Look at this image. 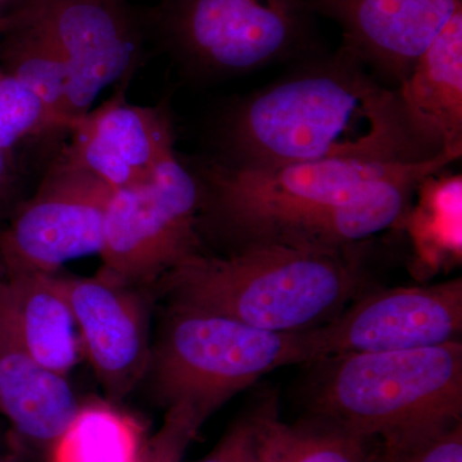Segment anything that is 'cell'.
<instances>
[{"label":"cell","mask_w":462,"mask_h":462,"mask_svg":"<svg viewBox=\"0 0 462 462\" xmlns=\"http://www.w3.org/2000/svg\"><path fill=\"white\" fill-rule=\"evenodd\" d=\"M199 462H256L254 410L233 422L215 448Z\"/></svg>","instance_id":"obj_24"},{"label":"cell","mask_w":462,"mask_h":462,"mask_svg":"<svg viewBox=\"0 0 462 462\" xmlns=\"http://www.w3.org/2000/svg\"><path fill=\"white\" fill-rule=\"evenodd\" d=\"M114 191L60 147L32 196L0 226V273H54L75 258L99 254Z\"/></svg>","instance_id":"obj_8"},{"label":"cell","mask_w":462,"mask_h":462,"mask_svg":"<svg viewBox=\"0 0 462 462\" xmlns=\"http://www.w3.org/2000/svg\"><path fill=\"white\" fill-rule=\"evenodd\" d=\"M18 0H0V25L5 18L8 16L9 12L14 9Z\"/></svg>","instance_id":"obj_26"},{"label":"cell","mask_w":462,"mask_h":462,"mask_svg":"<svg viewBox=\"0 0 462 462\" xmlns=\"http://www.w3.org/2000/svg\"><path fill=\"white\" fill-rule=\"evenodd\" d=\"M32 165V161L0 148V217L16 199Z\"/></svg>","instance_id":"obj_25"},{"label":"cell","mask_w":462,"mask_h":462,"mask_svg":"<svg viewBox=\"0 0 462 462\" xmlns=\"http://www.w3.org/2000/svg\"><path fill=\"white\" fill-rule=\"evenodd\" d=\"M67 66L66 121L71 126L108 87H129L145 58L142 8L129 0H25Z\"/></svg>","instance_id":"obj_9"},{"label":"cell","mask_w":462,"mask_h":462,"mask_svg":"<svg viewBox=\"0 0 462 462\" xmlns=\"http://www.w3.org/2000/svg\"><path fill=\"white\" fill-rule=\"evenodd\" d=\"M206 420L189 403L179 402L167 407L162 425L145 443L139 462H181Z\"/></svg>","instance_id":"obj_22"},{"label":"cell","mask_w":462,"mask_h":462,"mask_svg":"<svg viewBox=\"0 0 462 462\" xmlns=\"http://www.w3.org/2000/svg\"><path fill=\"white\" fill-rule=\"evenodd\" d=\"M314 14L336 21L343 47L373 74L398 85L462 0H309Z\"/></svg>","instance_id":"obj_13"},{"label":"cell","mask_w":462,"mask_h":462,"mask_svg":"<svg viewBox=\"0 0 462 462\" xmlns=\"http://www.w3.org/2000/svg\"><path fill=\"white\" fill-rule=\"evenodd\" d=\"M127 88L116 87L106 102L75 121L62 145L71 162L115 190L145 184L175 152L167 103L132 105L126 100Z\"/></svg>","instance_id":"obj_11"},{"label":"cell","mask_w":462,"mask_h":462,"mask_svg":"<svg viewBox=\"0 0 462 462\" xmlns=\"http://www.w3.org/2000/svg\"><path fill=\"white\" fill-rule=\"evenodd\" d=\"M78 409L66 376L38 363L0 316V412L18 436L50 451Z\"/></svg>","instance_id":"obj_14"},{"label":"cell","mask_w":462,"mask_h":462,"mask_svg":"<svg viewBox=\"0 0 462 462\" xmlns=\"http://www.w3.org/2000/svg\"><path fill=\"white\" fill-rule=\"evenodd\" d=\"M200 208L199 179L175 151L151 180L112 194L98 275L135 288L160 281L179 264L199 256Z\"/></svg>","instance_id":"obj_7"},{"label":"cell","mask_w":462,"mask_h":462,"mask_svg":"<svg viewBox=\"0 0 462 462\" xmlns=\"http://www.w3.org/2000/svg\"><path fill=\"white\" fill-rule=\"evenodd\" d=\"M410 123L437 151L462 148V9L398 85Z\"/></svg>","instance_id":"obj_15"},{"label":"cell","mask_w":462,"mask_h":462,"mask_svg":"<svg viewBox=\"0 0 462 462\" xmlns=\"http://www.w3.org/2000/svg\"><path fill=\"white\" fill-rule=\"evenodd\" d=\"M187 162L202 191L200 226L208 224L233 249L358 245L380 224L378 207L365 188L411 165L331 160L234 167L212 157Z\"/></svg>","instance_id":"obj_2"},{"label":"cell","mask_w":462,"mask_h":462,"mask_svg":"<svg viewBox=\"0 0 462 462\" xmlns=\"http://www.w3.org/2000/svg\"><path fill=\"white\" fill-rule=\"evenodd\" d=\"M215 136L212 158L234 167L413 163L442 152L416 132L397 88L379 81L345 48L234 103Z\"/></svg>","instance_id":"obj_1"},{"label":"cell","mask_w":462,"mask_h":462,"mask_svg":"<svg viewBox=\"0 0 462 462\" xmlns=\"http://www.w3.org/2000/svg\"><path fill=\"white\" fill-rule=\"evenodd\" d=\"M67 135L50 108L0 65V148L48 165Z\"/></svg>","instance_id":"obj_21"},{"label":"cell","mask_w":462,"mask_h":462,"mask_svg":"<svg viewBox=\"0 0 462 462\" xmlns=\"http://www.w3.org/2000/svg\"><path fill=\"white\" fill-rule=\"evenodd\" d=\"M0 462H16L14 457H5V456H0Z\"/></svg>","instance_id":"obj_27"},{"label":"cell","mask_w":462,"mask_h":462,"mask_svg":"<svg viewBox=\"0 0 462 462\" xmlns=\"http://www.w3.org/2000/svg\"><path fill=\"white\" fill-rule=\"evenodd\" d=\"M76 329L100 384L112 401L126 397L151 361L148 307L134 289L97 273L94 278H58Z\"/></svg>","instance_id":"obj_12"},{"label":"cell","mask_w":462,"mask_h":462,"mask_svg":"<svg viewBox=\"0 0 462 462\" xmlns=\"http://www.w3.org/2000/svg\"><path fill=\"white\" fill-rule=\"evenodd\" d=\"M372 462H376V452H375V455H374Z\"/></svg>","instance_id":"obj_28"},{"label":"cell","mask_w":462,"mask_h":462,"mask_svg":"<svg viewBox=\"0 0 462 462\" xmlns=\"http://www.w3.org/2000/svg\"><path fill=\"white\" fill-rule=\"evenodd\" d=\"M309 333H275L226 316L173 309L148 370L158 401L187 402L206 419L266 374L310 364Z\"/></svg>","instance_id":"obj_6"},{"label":"cell","mask_w":462,"mask_h":462,"mask_svg":"<svg viewBox=\"0 0 462 462\" xmlns=\"http://www.w3.org/2000/svg\"><path fill=\"white\" fill-rule=\"evenodd\" d=\"M0 316L42 366L67 376L79 363L74 315L54 273H0Z\"/></svg>","instance_id":"obj_16"},{"label":"cell","mask_w":462,"mask_h":462,"mask_svg":"<svg viewBox=\"0 0 462 462\" xmlns=\"http://www.w3.org/2000/svg\"><path fill=\"white\" fill-rule=\"evenodd\" d=\"M256 462H372L378 442L306 418L281 420L275 398L254 410Z\"/></svg>","instance_id":"obj_19"},{"label":"cell","mask_w":462,"mask_h":462,"mask_svg":"<svg viewBox=\"0 0 462 462\" xmlns=\"http://www.w3.org/2000/svg\"><path fill=\"white\" fill-rule=\"evenodd\" d=\"M462 279L392 288L356 298L336 319L310 330V363L346 354L406 351L460 340Z\"/></svg>","instance_id":"obj_10"},{"label":"cell","mask_w":462,"mask_h":462,"mask_svg":"<svg viewBox=\"0 0 462 462\" xmlns=\"http://www.w3.org/2000/svg\"><path fill=\"white\" fill-rule=\"evenodd\" d=\"M143 433L141 422L114 404H79L66 430L48 451L50 462H139Z\"/></svg>","instance_id":"obj_20"},{"label":"cell","mask_w":462,"mask_h":462,"mask_svg":"<svg viewBox=\"0 0 462 462\" xmlns=\"http://www.w3.org/2000/svg\"><path fill=\"white\" fill-rule=\"evenodd\" d=\"M355 247L249 245L223 257L200 254L161 281L172 309L226 316L275 333H302L328 324L363 294Z\"/></svg>","instance_id":"obj_3"},{"label":"cell","mask_w":462,"mask_h":462,"mask_svg":"<svg viewBox=\"0 0 462 462\" xmlns=\"http://www.w3.org/2000/svg\"><path fill=\"white\" fill-rule=\"evenodd\" d=\"M0 65L32 90L69 132L66 62L25 0H18L0 25Z\"/></svg>","instance_id":"obj_17"},{"label":"cell","mask_w":462,"mask_h":462,"mask_svg":"<svg viewBox=\"0 0 462 462\" xmlns=\"http://www.w3.org/2000/svg\"><path fill=\"white\" fill-rule=\"evenodd\" d=\"M320 363L307 418L376 440L379 448L409 445L462 421L461 340Z\"/></svg>","instance_id":"obj_4"},{"label":"cell","mask_w":462,"mask_h":462,"mask_svg":"<svg viewBox=\"0 0 462 462\" xmlns=\"http://www.w3.org/2000/svg\"><path fill=\"white\" fill-rule=\"evenodd\" d=\"M376 462H462V421L409 445L376 447Z\"/></svg>","instance_id":"obj_23"},{"label":"cell","mask_w":462,"mask_h":462,"mask_svg":"<svg viewBox=\"0 0 462 462\" xmlns=\"http://www.w3.org/2000/svg\"><path fill=\"white\" fill-rule=\"evenodd\" d=\"M443 171L422 179L401 225L421 273L439 272L462 257V175Z\"/></svg>","instance_id":"obj_18"},{"label":"cell","mask_w":462,"mask_h":462,"mask_svg":"<svg viewBox=\"0 0 462 462\" xmlns=\"http://www.w3.org/2000/svg\"><path fill=\"white\" fill-rule=\"evenodd\" d=\"M142 14L148 42L197 81L248 74L305 50L315 14L309 0H160Z\"/></svg>","instance_id":"obj_5"}]
</instances>
